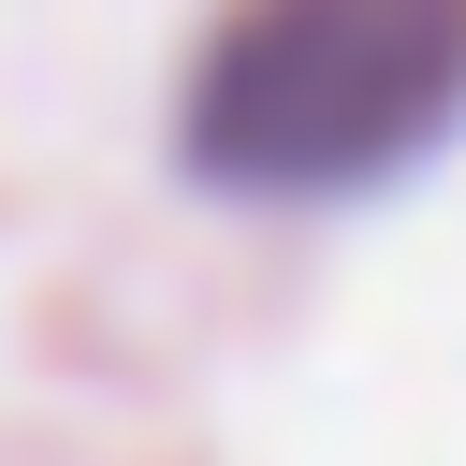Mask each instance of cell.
<instances>
[{
	"mask_svg": "<svg viewBox=\"0 0 466 466\" xmlns=\"http://www.w3.org/2000/svg\"><path fill=\"white\" fill-rule=\"evenodd\" d=\"M466 116V0H233L189 73V175L248 204H335L408 175Z\"/></svg>",
	"mask_w": 466,
	"mask_h": 466,
	"instance_id": "cell-1",
	"label": "cell"
}]
</instances>
